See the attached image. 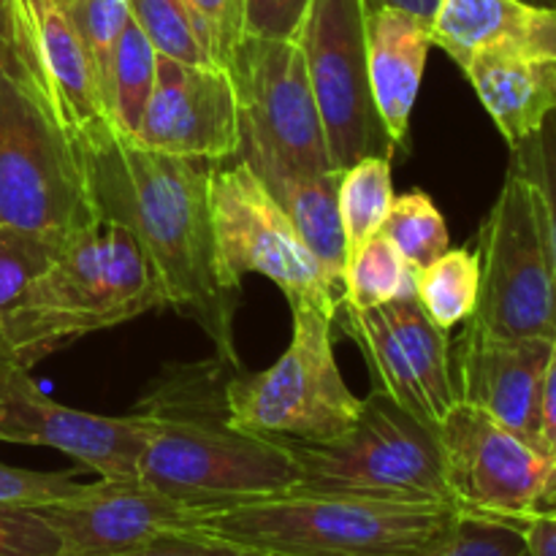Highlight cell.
Wrapping results in <instances>:
<instances>
[{
	"label": "cell",
	"instance_id": "6da1fadb",
	"mask_svg": "<svg viewBox=\"0 0 556 556\" xmlns=\"http://www.w3.org/2000/svg\"><path fill=\"white\" fill-rule=\"evenodd\" d=\"M98 217L134 233L161 282L166 307L193 320L220 362L237 367V299L217 280L210 177L215 163L166 155L119 134L112 123L74 141Z\"/></svg>",
	"mask_w": 556,
	"mask_h": 556
},
{
	"label": "cell",
	"instance_id": "7a4b0ae2",
	"mask_svg": "<svg viewBox=\"0 0 556 556\" xmlns=\"http://www.w3.org/2000/svg\"><path fill=\"white\" fill-rule=\"evenodd\" d=\"M231 364H193L166 369L139 413L147 443L139 481L199 508L217 510L296 489L299 470L286 443L242 432L228 421L223 369Z\"/></svg>",
	"mask_w": 556,
	"mask_h": 556
},
{
	"label": "cell",
	"instance_id": "3957f363",
	"mask_svg": "<svg viewBox=\"0 0 556 556\" xmlns=\"http://www.w3.org/2000/svg\"><path fill=\"white\" fill-rule=\"evenodd\" d=\"M166 307L161 282L134 233L96 217L60 244L52 264L0 318V345L30 369L76 337Z\"/></svg>",
	"mask_w": 556,
	"mask_h": 556
},
{
	"label": "cell",
	"instance_id": "277c9868",
	"mask_svg": "<svg viewBox=\"0 0 556 556\" xmlns=\"http://www.w3.org/2000/svg\"><path fill=\"white\" fill-rule=\"evenodd\" d=\"M459 519L454 505L288 492L206 510L195 530L275 556H434Z\"/></svg>",
	"mask_w": 556,
	"mask_h": 556
},
{
	"label": "cell",
	"instance_id": "5b68a950",
	"mask_svg": "<svg viewBox=\"0 0 556 556\" xmlns=\"http://www.w3.org/2000/svg\"><path fill=\"white\" fill-rule=\"evenodd\" d=\"M296 462L293 492L396 505H454L438 427L375 386L345 434L326 443H286ZM456 508V505H454Z\"/></svg>",
	"mask_w": 556,
	"mask_h": 556
},
{
	"label": "cell",
	"instance_id": "8992f818",
	"mask_svg": "<svg viewBox=\"0 0 556 556\" xmlns=\"http://www.w3.org/2000/svg\"><path fill=\"white\" fill-rule=\"evenodd\" d=\"M96 217L79 150L43 87L0 60V226L68 239Z\"/></svg>",
	"mask_w": 556,
	"mask_h": 556
},
{
	"label": "cell",
	"instance_id": "52a82bcc",
	"mask_svg": "<svg viewBox=\"0 0 556 556\" xmlns=\"http://www.w3.org/2000/svg\"><path fill=\"white\" fill-rule=\"evenodd\" d=\"M286 353L264 372H231L226 413L237 429L277 443H326L356 424L362 400L334 358V318L299 304Z\"/></svg>",
	"mask_w": 556,
	"mask_h": 556
},
{
	"label": "cell",
	"instance_id": "ba28073f",
	"mask_svg": "<svg viewBox=\"0 0 556 556\" xmlns=\"http://www.w3.org/2000/svg\"><path fill=\"white\" fill-rule=\"evenodd\" d=\"M481 293L467 326L503 340H554L556 280L543 204L516 166L481 228Z\"/></svg>",
	"mask_w": 556,
	"mask_h": 556
},
{
	"label": "cell",
	"instance_id": "9c48e42d",
	"mask_svg": "<svg viewBox=\"0 0 556 556\" xmlns=\"http://www.w3.org/2000/svg\"><path fill=\"white\" fill-rule=\"evenodd\" d=\"M210 210L217 280L228 293L239 296L244 275H261L291 307L307 304L334 318L340 302L320 264L248 163L233 157L231 166L212 168Z\"/></svg>",
	"mask_w": 556,
	"mask_h": 556
},
{
	"label": "cell",
	"instance_id": "30bf717a",
	"mask_svg": "<svg viewBox=\"0 0 556 556\" xmlns=\"http://www.w3.org/2000/svg\"><path fill=\"white\" fill-rule=\"evenodd\" d=\"M331 168L367 155H391L375 109L367 63V9L362 0H313L296 33Z\"/></svg>",
	"mask_w": 556,
	"mask_h": 556
},
{
	"label": "cell",
	"instance_id": "8fae6325",
	"mask_svg": "<svg viewBox=\"0 0 556 556\" xmlns=\"http://www.w3.org/2000/svg\"><path fill=\"white\" fill-rule=\"evenodd\" d=\"M438 434L451 497L462 514L519 525L556 510V462L492 416L456 402Z\"/></svg>",
	"mask_w": 556,
	"mask_h": 556
},
{
	"label": "cell",
	"instance_id": "7c38bea8",
	"mask_svg": "<svg viewBox=\"0 0 556 556\" xmlns=\"http://www.w3.org/2000/svg\"><path fill=\"white\" fill-rule=\"evenodd\" d=\"M239 101L242 139L302 172L331 168L324 125L315 106L304 54L296 38L244 36L228 63Z\"/></svg>",
	"mask_w": 556,
	"mask_h": 556
},
{
	"label": "cell",
	"instance_id": "4fadbf2b",
	"mask_svg": "<svg viewBox=\"0 0 556 556\" xmlns=\"http://www.w3.org/2000/svg\"><path fill=\"white\" fill-rule=\"evenodd\" d=\"M334 324L362 348L378 389L416 418L440 427L459 402L451 342L416 296L369 309L340 302Z\"/></svg>",
	"mask_w": 556,
	"mask_h": 556
},
{
	"label": "cell",
	"instance_id": "5bb4252c",
	"mask_svg": "<svg viewBox=\"0 0 556 556\" xmlns=\"http://www.w3.org/2000/svg\"><path fill=\"white\" fill-rule=\"evenodd\" d=\"M0 443L52 448L109 481H136L147 443V421L130 416H98L60 405L38 389L25 367L0 358Z\"/></svg>",
	"mask_w": 556,
	"mask_h": 556
},
{
	"label": "cell",
	"instance_id": "9a60e30c",
	"mask_svg": "<svg viewBox=\"0 0 556 556\" xmlns=\"http://www.w3.org/2000/svg\"><path fill=\"white\" fill-rule=\"evenodd\" d=\"M130 139L166 155L212 163L237 157L242 123L228 68L157 54L155 85Z\"/></svg>",
	"mask_w": 556,
	"mask_h": 556
},
{
	"label": "cell",
	"instance_id": "2e32d148",
	"mask_svg": "<svg viewBox=\"0 0 556 556\" xmlns=\"http://www.w3.org/2000/svg\"><path fill=\"white\" fill-rule=\"evenodd\" d=\"M60 538V556H117L168 532L195 530L206 508L136 481L81 483L74 494L38 505Z\"/></svg>",
	"mask_w": 556,
	"mask_h": 556
},
{
	"label": "cell",
	"instance_id": "e0dca14e",
	"mask_svg": "<svg viewBox=\"0 0 556 556\" xmlns=\"http://www.w3.org/2000/svg\"><path fill=\"white\" fill-rule=\"evenodd\" d=\"M548 353L552 340H503L467 326L451 348L459 402L478 407L541 451V391Z\"/></svg>",
	"mask_w": 556,
	"mask_h": 556
},
{
	"label": "cell",
	"instance_id": "ac0fdd59",
	"mask_svg": "<svg viewBox=\"0 0 556 556\" xmlns=\"http://www.w3.org/2000/svg\"><path fill=\"white\" fill-rule=\"evenodd\" d=\"M36 49L38 74L54 114L71 139L81 141L106 123L103 92L65 0H22Z\"/></svg>",
	"mask_w": 556,
	"mask_h": 556
},
{
	"label": "cell",
	"instance_id": "d6986e66",
	"mask_svg": "<svg viewBox=\"0 0 556 556\" xmlns=\"http://www.w3.org/2000/svg\"><path fill=\"white\" fill-rule=\"evenodd\" d=\"M432 47L456 65L476 54L556 60V9L527 0H440Z\"/></svg>",
	"mask_w": 556,
	"mask_h": 556
},
{
	"label": "cell",
	"instance_id": "ffe728a7",
	"mask_svg": "<svg viewBox=\"0 0 556 556\" xmlns=\"http://www.w3.org/2000/svg\"><path fill=\"white\" fill-rule=\"evenodd\" d=\"M237 161L248 163L255 177L266 185L277 204L286 210L299 237L320 264L326 282L337 302L342 299V277L348 266V242L340 215V179L342 168L326 172H302L280 163L277 157L239 144Z\"/></svg>",
	"mask_w": 556,
	"mask_h": 556
},
{
	"label": "cell",
	"instance_id": "44dd1931",
	"mask_svg": "<svg viewBox=\"0 0 556 556\" xmlns=\"http://www.w3.org/2000/svg\"><path fill=\"white\" fill-rule=\"evenodd\" d=\"M432 47V25L400 9L367 11V63L375 109L391 144L402 147L410 134L413 106L421 90Z\"/></svg>",
	"mask_w": 556,
	"mask_h": 556
},
{
	"label": "cell",
	"instance_id": "7402d4cb",
	"mask_svg": "<svg viewBox=\"0 0 556 556\" xmlns=\"http://www.w3.org/2000/svg\"><path fill=\"white\" fill-rule=\"evenodd\" d=\"M459 68L510 150L556 114V60L552 58L476 54Z\"/></svg>",
	"mask_w": 556,
	"mask_h": 556
},
{
	"label": "cell",
	"instance_id": "603a6c76",
	"mask_svg": "<svg viewBox=\"0 0 556 556\" xmlns=\"http://www.w3.org/2000/svg\"><path fill=\"white\" fill-rule=\"evenodd\" d=\"M481 293V255L467 248H448L438 261L418 271L416 299L443 331L467 324Z\"/></svg>",
	"mask_w": 556,
	"mask_h": 556
},
{
	"label": "cell",
	"instance_id": "cb8c5ba5",
	"mask_svg": "<svg viewBox=\"0 0 556 556\" xmlns=\"http://www.w3.org/2000/svg\"><path fill=\"white\" fill-rule=\"evenodd\" d=\"M155 47L147 41L139 25L130 20L123 36H119L117 47H114L106 76V92H103L106 114L119 134H136V125H139L141 112H144L152 85H155Z\"/></svg>",
	"mask_w": 556,
	"mask_h": 556
},
{
	"label": "cell",
	"instance_id": "d4e9b609",
	"mask_svg": "<svg viewBox=\"0 0 556 556\" xmlns=\"http://www.w3.org/2000/svg\"><path fill=\"white\" fill-rule=\"evenodd\" d=\"M394 204L391 161L386 155H367L342 168L340 215L345 228L348 258L378 237L380 226Z\"/></svg>",
	"mask_w": 556,
	"mask_h": 556
},
{
	"label": "cell",
	"instance_id": "484cf974",
	"mask_svg": "<svg viewBox=\"0 0 556 556\" xmlns=\"http://www.w3.org/2000/svg\"><path fill=\"white\" fill-rule=\"evenodd\" d=\"M416 282L418 271L383 233H378L348 258L340 302L356 309L380 307L396 299L416 296Z\"/></svg>",
	"mask_w": 556,
	"mask_h": 556
},
{
	"label": "cell",
	"instance_id": "4316f807",
	"mask_svg": "<svg viewBox=\"0 0 556 556\" xmlns=\"http://www.w3.org/2000/svg\"><path fill=\"white\" fill-rule=\"evenodd\" d=\"M380 233L405 255L416 271L427 269L451 248L443 215L427 193H407L394 199Z\"/></svg>",
	"mask_w": 556,
	"mask_h": 556
},
{
	"label": "cell",
	"instance_id": "83f0119b",
	"mask_svg": "<svg viewBox=\"0 0 556 556\" xmlns=\"http://www.w3.org/2000/svg\"><path fill=\"white\" fill-rule=\"evenodd\" d=\"M130 20L163 58L182 63H212L201 47L185 0H130Z\"/></svg>",
	"mask_w": 556,
	"mask_h": 556
},
{
	"label": "cell",
	"instance_id": "f1b7e54d",
	"mask_svg": "<svg viewBox=\"0 0 556 556\" xmlns=\"http://www.w3.org/2000/svg\"><path fill=\"white\" fill-rule=\"evenodd\" d=\"M65 239L0 226V318L20 302L22 293L52 264Z\"/></svg>",
	"mask_w": 556,
	"mask_h": 556
},
{
	"label": "cell",
	"instance_id": "f546056e",
	"mask_svg": "<svg viewBox=\"0 0 556 556\" xmlns=\"http://www.w3.org/2000/svg\"><path fill=\"white\" fill-rule=\"evenodd\" d=\"M74 25L90 52L101 92H106L109 65H112L114 47L130 22V0H71L68 3ZM106 106V101H103Z\"/></svg>",
	"mask_w": 556,
	"mask_h": 556
},
{
	"label": "cell",
	"instance_id": "4dcf8cb0",
	"mask_svg": "<svg viewBox=\"0 0 556 556\" xmlns=\"http://www.w3.org/2000/svg\"><path fill=\"white\" fill-rule=\"evenodd\" d=\"M510 166L519 168L532 185L543 204V220H546L548 250H552L554 280H556V114L543 123L538 134L514 147Z\"/></svg>",
	"mask_w": 556,
	"mask_h": 556
},
{
	"label": "cell",
	"instance_id": "1f68e13d",
	"mask_svg": "<svg viewBox=\"0 0 556 556\" xmlns=\"http://www.w3.org/2000/svg\"><path fill=\"white\" fill-rule=\"evenodd\" d=\"M434 556H530V548L514 521L462 514L454 535Z\"/></svg>",
	"mask_w": 556,
	"mask_h": 556
},
{
	"label": "cell",
	"instance_id": "d6a6232c",
	"mask_svg": "<svg viewBox=\"0 0 556 556\" xmlns=\"http://www.w3.org/2000/svg\"><path fill=\"white\" fill-rule=\"evenodd\" d=\"M201 47L215 65L228 68L239 41L244 38V0H185Z\"/></svg>",
	"mask_w": 556,
	"mask_h": 556
},
{
	"label": "cell",
	"instance_id": "836d02e7",
	"mask_svg": "<svg viewBox=\"0 0 556 556\" xmlns=\"http://www.w3.org/2000/svg\"><path fill=\"white\" fill-rule=\"evenodd\" d=\"M81 486L76 472H38L25 467H11L0 462V505H20V508H38L54 503Z\"/></svg>",
	"mask_w": 556,
	"mask_h": 556
},
{
	"label": "cell",
	"instance_id": "e575fe53",
	"mask_svg": "<svg viewBox=\"0 0 556 556\" xmlns=\"http://www.w3.org/2000/svg\"><path fill=\"white\" fill-rule=\"evenodd\" d=\"M0 556H60V538L38 508L0 505Z\"/></svg>",
	"mask_w": 556,
	"mask_h": 556
},
{
	"label": "cell",
	"instance_id": "d590c367",
	"mask_svg": "<svg viewBox=\"0 0 556 556\" xmlns=\"http://www.w3.org/2000/svg\"><path fill=\"white\" fill-rule=\"evenodd\" d=\"M313 0H244V36L296 38Z\"/></svg>",
	"mask_w": 556,
	"mask_h": 556
},
{
	"label": "cell",
	"instance_id": "8d00e7d4",
	"mask_svg": "<svg viewBox=\"0 0 556 556\" xmlns=\"http://www.w3.org/2000/svg\"><path fill=\"white\" fill-rule=\"evenodd\" d=\"M117 556H275L266 554L261 548L242 546V543L226 541V538L206 535L199 530L185 532H168V535L157 538V541L147 543V546L134 548L128 554Z\"/></svg>",
	"mask_w": 556,
	"mask_h": 556
},
{
	"label": "cell",
	"instance_id": "74e56055",
	"mask_svg": "<svg viewBox=\"0 0 556 556\" xmlns=\"http://www.w3.org/2000/svg\"><path fill=\"white\" fill-rule=\"evenodd\" d=\"M0 60L11 65V68L30 74L41 85L36 49H33L30 30H27V16L22 0H0Z\"/></svg>",
	"mask_w": 556,
	"mask_h": 556
},
{
	"label": "cell",
	"instance_id": "f35d334b",
	"mask_svg": "<svg viewBox=\"0 0 556 556\" xmlns=\"http://www.w3.org/2000/svg\"><path fill=\"white\" fill-rule=\"evenodd\" d=\"M541 451L556 462V337L552 340L541 391Z\"/></svg>",
	"mask_w": 556,
	"mask_h": 556
},
{
	"label": "cell",
	"instance_id": "ab89813d",
	"mask_svg": "<svg viewBox=\"0 0 556 556\" xmlns=\"http://www.w3.org/2000/svg\"><path fill=\"white\" fill-rule=\"evenodd\" d=\"M530 556H556V510L530 516L519 521Z\"/></svg>",
	"mask_w": 556,
	"mask_h": 556
},
{
	"label": "cell",
	"instance_id": "60d3db41",
	"mask_svg": "<svg viewBox=\"0 0 556 556\" xmlns=\"http://www.w3.org/2000/svg\"><path fill=\"white\" fill-rule=\"evenodd\" d=\"M362 3L367 11H378V9L407 11V14L427 20L429 25H432L434 14H438L440 9V0H362Z\"/></svg>",
	"mask_w": 556,
	"mask_h": 556
},
{
	"label": "cell",
	"instance_id": "b9f144b4",
	"mask_svg": "<svg viewBox=\"0 0 556 556\" xmlns=\"http://www.w3.org/2000/svg\"><path fill=\"white\" fill-rule=\"evenodd\" d=\"M527 3H535V5H552V9H556V0H527Z\"/></svg>",
	"mask_w": 556,
	"mask_h": 556
},
{
	"label": "cell",
	"instance_id": "7bdbcfd3",
	"mask_svg": "<svg viewBox=\"0 0 556 556\" xmlns=\"http://www.w3.org/2000/svg\"><path fill=\"white\" fill-rule=\"evenodd\" d=\"M0 358H9V353L3 351V345H0Z\"/></svg>",
	"mask_w": 556,
	"mask_h": 556
},
{
	"label": "cell",
	"instance_id": "ee69618b",
	"mask_svg": "<svg viewBox=\"0 0 556 556\" xmlns=\"http://www.w3.org/2000/svg\"><path fill=\"white\" fill-rule=\"evenodd\" d=\"M65 3H71V0H65Z\"/></svg>",
	"mask_w": 556,
	"mask_h": 556
}]
</instances>
